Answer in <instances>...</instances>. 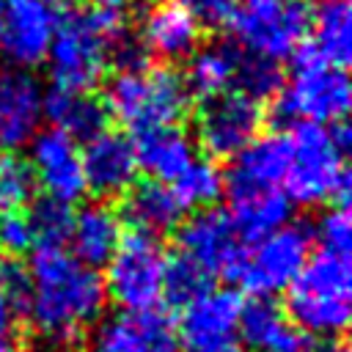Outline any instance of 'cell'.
Returning a JSON list of instances; mask_svg holds the SVG:
<instances>
[{
	"instance_id": "obj_1",
	"label": "cell",
	"mask_w": 352,
	"mask_h": 352,
	"mask_svg": "<svg viewBox=\"0 0 352 352\" xmlns=\"http://www.w3.org/2000/svg\"><path fill=\"white\" fill-rule=\"evenodd\" d=\"M30 292L22 316L50 349L80 346L104 316L107 294L102 275L66 250V245L36 248L30 261Z\"/></svg>"
},
{
	"instance_id": "obj_2",
	"label": "cell",
	"mask_w": 352,
	"mask_h": 352,
	"mask_svg": "<svg viewBox=\"0 0 352 352\" xmlns=\"http://www.w3.org/2000/svg\"><path fill=\"white\" fill-rule=\"evenodd\" d=\"M292 157L283 176V192L292 204L319 206L344 204L349 198V173L344 157L352 135L346 121L338 124H294L289 132Z\"/></svg>"
},
{
	"instance_id": "obj_3",
	"label": "cell",
	"mask_w": 352,
	"mask_h": 352,
	"mask_svg": "<svg viewBox=\"0 0 352 352\" xmlns=\"http://www.w3.org/2000/svg\"><path fill=\"white\" fill-rule=\"evenodd\" d=\"M124 33L118 11H63L52 36L47 63L58 88L91 91L110 66V52Z\"/></svg>"
},
{
	"instance_id": "obj_4",
	"label": "cell",
	"mask_w": 352,
	"mask_h": 352,
	"mask_svg": "<svg viewBox=\"0 0 352 352\" xmlns=\"http://www.w3.org/2000/svg\"><path fill=\"white\" fill-rule=\"evenodd\" d=\"M352 267L346 253L316 250L289 286L286 316L305 336L336 338L349 324Z\"/></svg>"
},
{
	"instance_id": "obj_5",
	"label": "cell",
	"mask_w": 352,
	"mask_h": 352,
	"mask_svg": "<svg viewBox=\"0 0 352 352\" xmlns=\"http://www.w3.org/2000/svg\"><path fill=\"white\" fill-rule=\"evenodd\" d=\"M190 91L179 72L168 66H146L135 72H116L104 88V110L110 118L132 132L179 124L190 107Z\"/></svg>"
},
{
	"instance_id": "obj_6",
	"label": "cell",
	"mask_w": 352,
	"mask_h": 352,
	"mask_svg": "<svg viewBox=\"0 0 352 352\" xmlns=\"http://www.w3.org/2000/svg\"><path fill=\"white\" fill-rule=\"evenodd\" d=\"M292 77L283 82L280 94L275 96L278 118H289L297 124H338L349 113L352 91L349 77L341 66L324 63L308 41H302L292 52Z\"/></svg>"
},
{
	"instance_id": "obj_7",
	"label": "cell",
	"mask_w": 352,
	"mask_h": 352,
	"mask_svg": "<svg viewBox=\"0 0 352 352\" xmlns=\"http://www.w3.org/2000/svg\"><path fill=\"white\" fill-rule=\"evenodd\" d=\"M314 253V234L302 223H283L280 228L253 239V248H242L228 280L253 294L272 297L286 292Z\"/></svg>"
},
{
	"instance_id": "obj_8",
	"label": "cell",
	"mask_w": 352,
	"mask_h": 352,
	"mask_svg": "<svg viewBox=\"0 0 352 352\" xmlns=\"http://www.w3.org/2000/svg\"><path fill=\"white\" fill-rule=\"evenodd\" d=\"M165 250L157 236L129 231L121 236L116 253L104 264V294L121 311H151L162 300Z\"/></svg>"
},
{
	"instance_id": "obj_9",
	"label": "cell",
	"mask_w": 352,
	"mask_h": 352,
	"mask_svg": "<svg viewBox=\"0 0 352 352\" xmlns=\"http://www.w3.org/2000/svg\"><path fill=\"white\" fill-rule=\"evenodd\" d=\"M308 0H236L228 28L250 55L292 58L308 36Z\"/></svg>"
},
{
	"instance_id": "obj_10",
	"label": "cell",
	"mask_w": 352,
	"mask_h": 352,
	"mask_svg": "<svg viewBox=\"0 0 352 352\" xmlns=\"http://www.w3.org/2000/svg\"><path fill=\"white\" fill-rule=\"evenodd\" d=\"M242 297L231 289H206L187 305L176 327L179 352H242L239 338Z\"/></svg>"
},
{
	"instance_id": "obj_11",
	"label": "cell",
	"mask_w": 352,
	"mask_h": 352,
	"mask_svg": "<svg viewBox=\"0 0 352 352\" xmlns=\"http://www.w3.org/2000/svg\"><path fill=\"white\" fill-rule=\"evenodd\" d=\"M264 126V107L242 91L204 99L195 116V140L214 160H234Z\"/></svg>"
},
{
	"instance_id": "obj_12",
	"label": "cell",
	"mask_w": 352,
	"mask_h": 352,
	"mask_svg": "<svg viewBox=\"0 0 352 352\" xmlns=\"http://www.w3.org/2000/svg\"><path fill=\"white\" fill-rule=\"evenodd\" d=\"M63 8L52 0H3V52L14 66L33 69L47 60Z\"/></svg>"
},
{
	"instance_id": "obj_13",
	"label": "cell",
	"mask_w": 352,
	"mask_h": 352,
	"mask_svg": "<svg viewBox=\"0 0 352 352\" xmlns=\"http://www.w3.org/2000/svg\"><path fill=\"white\" fill-rule=\"evenodd\" d=\"M30 173L33 182L44 190V195L58 201H77L85 192V176H82V157L72 135H66L58 126L38 129L30 138Z\"/></svg>"
},
{
	"instance_id": "obj_14",
	"label": "cell",
	"mask_w": 352,
	"mask_h": 352,
	"mask_svg": "<svg viewBox=\"0 0 352 352\" xmlns=\"http://www.w3.org/2000/svg\"><path fill=\"white\" fill-rule=\"evenodd\" d=\"M179 236H176V253L198 264L206 275H223L228 278L234 261L242 253L239 236L228 220L226 212L220 209H198L190 220L179 223Z\"/></svg>"
},
{
	"instance_id": "obj_15",
	"label": "cell",
	"mask_w": 352,
	"mask_h": 352,
	"mask_svg": "<svg viewBox=\"0 0 352 352\" xmlns=\"http://www.w3.org/2000/svg\"><path fill=\"white\" fill-rule=\"evenodd\" d=\"M88 336L91 352H179L176 327L157 308L102 316Z\"/></svg>"
},
{
	"instance_id": "obj_16",
	"label": "cell",
	"mask_w": 352,
	"mask_h": 352,
	"mask_svg": "<svg viewBox=\"0 0 352 352\" xmlns=\"http://www.w3.org/2000/svg\"><path fill=\"white\" fill-rule=\"evenodd\" d=\"M44 88L30 69H0V148H22L41 129Z\"/></svg>"
},
{
	"instance_id": "obj_17",
	"label": "cell",
	"mask_w": 352,
	"mask_h": 352,
	"mask_svg": "<svg viewBox=\"0 0 352 352\" xmlns=\"http://www.w3.org/2000/svg\"><path fill=\"white\" fill-rule=\"evenodd\" d=\"M80 157H82L85 190L94 192L99 201L124 195L135 184L140 170L132 140L110 129L88 138Z\"/></svg>"
},
{
	"instance_id": "obj_18",
	"label": "cell",
	"mask_w": 352,
	"mask_h": 352,
	"mask_svg": "<svg viewBox=\"0 0 352 352\" xmlns=\"http://www.w3.org/2000/svg\"><path fill=\"white\" fill-rule=\"evenodd\" d=\"M204 25L182 0H157L140 16V44L162 60H184L201 47Z\"/></svg>"
},
{
	"instance_id": "obj_19",
	"label": "cell",
	"mask_w": 352,
	"mask_h": 352,
	"mask_svg": "<svg viewBox=\"0 0 352 352\" xmlns=\"http://www.w3.org/2000/svg\"><path fill=\"white\" fill-rule=\"evenodd\" d=\"M121 236H124L121 214L104 201H91L72 214V228L66 242L74 258L96 270L110 261Z\"/></svg>"
},
{
	"instance_id": "obj_20",
	"label": "cell",
	"mask_w": 352,
	"mask_h": 352,
	"mask_svg": "<svg viewBox=\"0 0 352 352\" xmlns=\"http://www.w3.org/2000/svg\"><path fill=\"white\" fill-rule=\"evenodd\" d=\"M228 220L236 236L253 242L292 220V201L280 187H226Z\"/></svg>"
},
{
	"instance_id": "obj_21",
	"label": "cell",
	"mask_w": 352,
	"mask_h": 352,
	"mask_svg": "<svg viewBox=\"0 0 352 352\" xmlns=\"http://www.w3.org/2000/svg\"><path fill=\"white\" fill-rule=\"evenodd\" d=\"M135 157L138 168L146 170L154 182L170 184L182 170L195 160V143L179 124H162L135 132Z\"/></svg>"
},
{
	"instance_id": "obj_22",
	"label": "cell",
	"mask_w": 352,
	"mask_h": 352,
	"mask_svg": "<svg viewBox=\"0 0 352 352\" xmlns=\"http://www.w3.org/2000/svg\"><path fill=\"white\" fill-rule=\"evenodd\" d=\"M292 157L289 132L256 135L231 165L226 187H280Z\"/></svg>"
},
{
	"instance_id": "obj_23",
	"label": "cell",
	"mask_w": 352,
	"mask_h": 352,
	"mask_svg": "<svg viewBox=\"0 0 352 352\" xmlns=\"http://www.w3.org/2000/svg\"><path fill=\"white\" fill-rule=\"evenodd\" d=\"M184 204L179 201V195L173 192L170 184L165 182H143V184H132L124 192V220L132 226V231L140 234H151V236H162L179 228V223L184 220Z\"/></svg>"
},
{
	"instance_id": "obj_24",
	"label": "cell",
	"mask_w": 352,
	"mask_h": 352,
	"mask_svg": "<svg viewBox=\"0 0 352 352\" xmlns=\"http://www.w3.org/2000/svg\"><path fill=\"white\" fill-rule=\"evenodd\" d=\"M308 47L333 66H346L352 58V3L316 0L308 14Z\"/></svg>"
},
{
	"instance_id": "obj_25",
	"label": "cell",
	"mask_w": 352,
	"mask_h": 352,
	"mask_svg": "<svg viewBox=\"0 0 352 352\" xmlns=\"http://www.w3.org/2000/svg\"><path fill=\"white\" fill-rule=\"evenodd\" d=\"M44 118L52 121V126L63 129L72 138H94L107 129V110L102 99H94L88 91H72V88H58L44 94Z\"/></svg>"
},
{
	"instance_id": "obj_26",
	"label": "cell",
	"mask_w": 352,
	"mask_h": 352,
	"mask_svg": "<svg viewBox=\"0 0 352 352\" xmlns=\"http://www.w3.org/2000/svg\"><path fill=\"white\" fill-rule=\"evenodd\" d=\"M239 55L242 52L226 41L195 47V52L190 55V63H187V74H182L190 96L212 99L217 94L231 91L234 80H236Z\"/></svg>"
},
{
	"instance_id": "obj_27",
	"label": "cell",
	"mask_w": 352,
	"mask_h": 352,
	"mask_svg": "<svg viewBox=\"0 0 352 352\" xmlns=\"http://www.w3.org/2000/svg\"><path fill=\"white\" fill-rule=\"evenodd\" d=\"M292 324H289L286 311L272 297L256 294L253 300H242V308H239V338H242V346L264 352Z\"/></svg>"
},
{
	"instance_id": "obj_28",
	"label": "cell",
	"mask_w": 352,
	"mask_h": 352,
	"mask_svg": "<svg viewBox=\"0 0 352 352\" xmlns=\"http://www.w3.org/2000/svg\"><path fill=\"white\" fill-rule=\"evenodd\" d=\"M184 209H209L226 190V176L212 160H192L179 179L170 182Z\"/></svg>"
},
{
	"instance_id": "obj_29",
	"label": "cell",
	"mask_w": 352,
	"mask_h": 352,
	"mask_svg": "<svg viewBox=\"0 0 352 352\" xmlns=\"http://www.w3.org/2000/svg\"><path fill=\"white\" fill-rule=\"evenodd\" d=\"M286 77H283V69H280V60H272V58H264V55H239V66H236V91L253 96L256 102H267V99H275L283 88Z\"/></svg>"
},
{
	"instance_id": "obj_30",
	"label": "cell",
	"mask_w": 352,
	"mask_h": 352,
	"mask_svg": "<svg viewBox=\"0 0 352 352\" xmlns=\"http://www.w3.org/2000/svg\"><path fill=\"white\" fill-rule=\"evenodd\" d=\"M212 286V275H206L198 264H192L190 258L173 253L165 261V275H162V300H168L170 305H187L190 300H195L198 294H204Z\"/></svg>"
},
{
	"instance_id": "obj_31",
	"label": "cell",
	"mask_w": 352,
	"mask_h": 352,
	"mask_svg": "<svg viewBox=\"0 0 352 352\" xmlns=\"http://www.w3.org/2000/svg\"><path fill=\"white\" fill-rule=\"evenodd\" d=\"M72 204L58 201L44 195L41 201L33 204V209L28 212L30 226H33V236H36V248H50V245H66L69 228H72Z\"/></svg>"
},
{
	"instance_id": "obj_32",
	"label": "cell",
	"mask_w": 352,
	"mask_h": 352,
	"mask_svg": "<svg viewBox=\"0 0 352 352\" xmlns=\"http://www.w3.org/2000/svg\"><path fill=\"white\" fill-rule=\"evenodd\" d=\"M33 173L25 157L11 148H0V212L22 209L33 195Z\"/></svg>"
},
{
	"instance_id": "obj_33",
	"label": "cell",
	"mask_w": 352,
	"mask_h": 352,
	"mask_svg": "<svg viewBox=\"0 0 352 352\" xmlns=\"http://www.w3.org/2000/svg\"><path fill=\"white\" fill-rule=\"evenodd\" d=\"M311 234H314V242H319L322 250L346 253L349 256V248H352V220H349L346 206L336 204L327 212H322L316 226L311 228Z\"/></svg>"
},
{
	"instance_id": "obj_34",
	"label": "cell",
	"mask_w": 352,
	"mask_h": 352,
	"mask_svg": "<svg viewBox=\"0 0 352 352\" xmlns=\"http://www.w3.org/2000/svg\"><path fill=\"white\" fill-rule=\"evenodd\" d=\"M30 248H36V236L28 212L25 209L0 212V256L19 258Z\"/></svg>"
},
{
	"instance_id": "obj_35",
	"label": "cell",
	"mask_w": 352,
	"mask_h": 352,
	"mask_svg": "<svg viewBox=\"0 0 352 352\" xmlns=\"http://www.w3.org/2000/svg\"><path fill=\"white\" fill-rule=\"evenodd\" d=\"M0 289L22 314V305L30 292V270L19 258H0Z\"/></svg>"
},
{
	"instance_id": "obj_36",
	"label": "cell",
	"mask_w": 352,
	"mask_h": 352,
	"mask_svg": "<svg viewBox=\"0 0 352 352\" xmlns=\"http://www.w3.org/2000/svg\"><path fill=\"white\" fill-rule=\"evenodd\" d=\"M264 352H316V344H314V336H305L302 330H294L289 327L272 346H267Z\"/></svg>"
},
{
	"instance_id": "obj_37",
	"label": "cell",
	"mask_w": 352,
	"mask_h": 352,
	"mask_svg": "<svg viewBox=\"0 0 352 352\" xmlns=\"http://www.w3.org/2000/svg\"><path fill=\"white\" fill-rule=\"evenodd\" d=\"M19 308L6 297V292L0 289V341H8V336L16 330L19 324Z\"/></svg>"
},
{
	"instance_id": "obj_38",
	"label": "cell",
	"mask_w": 352,
	"mask_h": 352,
	"mask_svg": "<svg viewBox=\"0 0 352 352\" xmlns=\"http://www.w3.org/2000/svg\"><path fill=\"white\" fill-rule=\"evenodd\" d=\"M316 352H349V349H346L344 341H338V338H327L324 344H316Z\"/></svg>"
},
{
	"instance_id": "obj_39",
	"label": "cell",
	"mask_w": 352,
	"mask_h": 352,
	"mask_svg": "<svg viewBox=\"0 0 352 352\" xmlns=\"http://www.w3.org/2000/svg\"><path fill=\"white\" fill-rule=\"evenodd\" d=\"M0 52H3V0H0Z\"/></svg>"
},
{
	"instance_id": "obj_40",
	"label": "cell",
	"mask_w": 352,
	"mask_h": 352,
	"mask_svg": "<svg viewBox=\"0 0 352 352\" xmlns=\"http://www.w3.org/2000/svg\"><path fill=\"white\" fill-rule=\"evenodd\" d=\"M52 3H55V6H60L63 11H69V3H72V0H52Z\"/></svg>"
},
{
	"instance_id": "obj_41",
	"label": "cell",
	"mask_w": 352,
	"mask_h": 352,
	"mask_svg": "<svg viewBox=\"0 0 352 352\" xmlns=\"http://www.w3.org/2000/svg\"><path fill=\"white\" fill-rule=\"evenodd\" d=\"M0 352H11V346H8L6 341H0Z\"/></svg>"
},
{
	"instance_id": "obj_42",
	"label": "cell",
	"mask_w": 352,
	"mask_h": 352,
	"mask_svg": "<svg viewBox=\"0 0 352 352\" xmlns=\"http://www.w3.org/2000/svg\"><path fill=\"white\" fill-rule=\"evenodd\" d=\"M182 3H187V6H192V3H195V0H182Z\"/></svg>"
},
{
	"instance_id": "obj_43",
	"label": "cell",
	"mask_w": 352,
	"mask_h": 352,
	"mask_svg": "<svg viewBox=\"0 0 352 352\" xmlns=\"http://www.w3.org/2000/svg\"><path fill=\"white\" fill-rule=\"evenodd\" d=\"M25 352H41V349H25Z\"/></svg>"
}]
</instances>
